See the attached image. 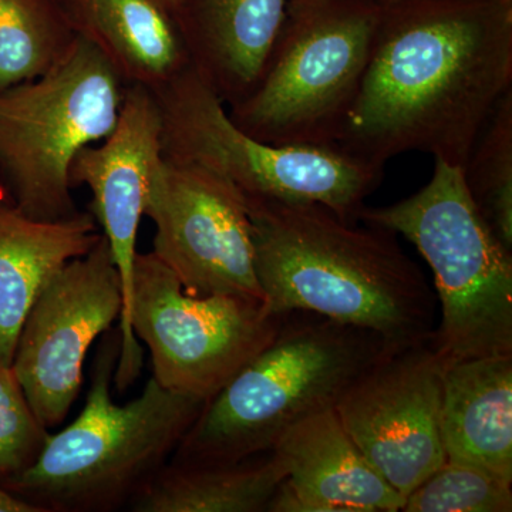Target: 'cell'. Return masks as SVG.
Here are the masks:
<instances>
[{"label": "cell", "instance_id": "22", "mask_svg": "<svg viewBox=\"0 0 512 512\" xmlns=\"http://www.w3.org/2000/svg\"><path fill=\"white\" fill-rule=\"evenodd\" d=\"M404 512H511L512 484L446 460L404 498Z\"/></svg>", "mask_w": 512, "mask_h": 512}, {"label": "cell", "instance_id": "9", "mask_svg": "<svg viewBox=\"0 0 512 512\" xmlns=\"http://www.w3.org/2000/svg\"><path fill=\"white\" fill-rule=\"evenodd\" d=\"M285 315L258 299L192 296L153 252L137 254L128 335L150 352L153 379L207 402L275 339Z\"/></svg>", "mask_w": 512, "mask_h": 512}, {"label": "cell", "instance_id": "2", "mask_svg": "<svg viewBox=\"0 0 512 512\" xmlns=\"http://www.w3.org/2000/svg\"><path fill=\"white\" fill-rule=\"evenodd\" d=\"M245 204L266 309L372 330L397 349L431 339L436 293L394 232L357 227L318 204Z\"/></svg>", "mask_w": 512, "mask_h": 512}, {"label": "cell", "instance_id": "6", "mask_svg": "<svg viewBox=\"0 0 512 512\" xmlns=\"http://www.w3.org/2000/svg\"><path fill=\"white\" fill-rule=\"evenodd\" d=\"M379 18L375 0H288L264 70L251 92L228 106L229 119L272 146L336 147Z\"/></svg>", "mask_w": 512, "mask_h": 512}, {"label": "cell", "instance_id": "20", "mask_svg": "<svg viewBox=\"0 0 512 512\" xmlns=\"http://www.w3.org/2000/svg\"><path fill=\"white\" fill-rule=\"evenodd\" d=\"M74 40L53 0H0V92L49 72Z\"/></svg>", "mask_w": 512, "mask_h": 512}, {"label": "cell", "instance_id": "27", "mask_svg": "<svg viewBox=\"0 0 512 512\" xmlns=\"http://www.w3.org/2000/svg\"><path fill=\"white\" fill-rule=\"evenodd\" d=\"M6 194L5 188H3V185L0 184V195Z\"/></svg>", "mask_w": 512, "mask_h": 512}, {"label": "cell", "instance_id": "4", "mask_svg": "<svg viewBox=\"0 0 512 512\" xmlns=\"http://www.w3.org/2000/svg\"><path fill=\"white\" fill-rule=\"evenodd\" d=\"M120 356L119 326L104 333L82 412L47 436L35 463L3 488L39 512H110L173 457L205 400L164 389L150 377L126 404L111 396Z\"/></svg>", "mask_w": 512, "mask_h": 512}, {"label": "cell", "instance_id": "19", "mask_svg": "<svg viewBox=\"0 0 512 512\" xmlns=\"http://www.w3.org/2000/svg\"><path fill=\"white\" fill-rule=\"evenodd\" d=\"M285 477L272 450L217 466L168 461L128 505L134 512H266Z\"/></svg>", "mask_w": 512, "mask_h": 512}, {"label": "cell", "instance_id": "26", "mask_svg": "<svg viewBox=\"0 0 512 512\" xmlns=\"http://www.w3.org/2000/svg\"><path fill=\"white\" fill-rule=\"evenodd\" d=\"M377 5H392V3L407 2V0H375Z\"/></svg>", "mask_w": 512, "mask_h": 512}, {"label": "cell", "instance_id": "13", "mask_svg": "<svg viewBox=\"0 0 512 512\" xmlns=\"http://www.w3.org/2000/svg\"><path fill=\"white\" fill-rule=\"evenodd\" d=\"M163 123L156 94L150 87L127 84L113 131L100 143L84 147L70 167L73 188H89V211L109 242L120 272L124 305L119 322L120 356L114 372L119 393L140 377L143 348L128 335V309L133 288L137 237L148 192L163 163Z\"/></svg>", "mask_w": 512, "mask_h": 512}, {"label": "cell", "instance_id": "3", "mask_svg": "<svg viewBox=\"0 0 512 512\" xmlns=\"http://www.w3.org/2000/svg\"><path fill=\"white\" fill-rule=\"evenodd\" d=\"M396 350L372 330L288 313L275 339L205 402L170 461L217 466L268 453Z\"/></svg>", "mask_w": 512, "mask_h": 512}, {"label": "cell", "instance_id": "11", "mask_svg": "<svg viewBox=\"0 0 512 512\" xmlns=\"http://www.w3.org/2000/svg\"><path fill=\"white\" fill-rule=\"evenodd\" d=\"M153 254L192 296L238 295L264 302L255 274L247 204L237 188L198 165L163 157L148 192Z\"/></svg>", "mask_w": 512, "mask_h": 512}, {"label": "cell", "instance_id": "14", "mask_svg": "<svg viewBox=\"0 0 512 512\" xmlns=\"http://www.w3.org/2000/svg\"><path fill=\"white\" fill-rule=\"evenodd\" d=\"M272 451L286 477L266 512L402 511V495L367 461L335 409L299 421Z\"/></svg>", "mask_w": 512, "mask_h": 512}, {"label": "cell", "instance_id": "7", "mask_svg": "<svg viewBox=\"0 0 512 512\" xmlns=\"http://www.w3.org/2000/svg\"><path fill=\"white\" fill-rule=\"evenodd\" d=\"M151 90L160 106L163 157L205 168L245 200L318 204L357 222L382 183L384 168L338 147L272 146L248 136L190 63Z\"/></svg>", "mask_w": 512, "mask_h": 512}, {"label": "cell", "instance_id": "25", "mask_svg": "<svg viewBox=\"0 0 512 512\" xmlns=\"http://www.w3.org/2000/svg\"><path fill=\"white\" fill-rule=\"evenodd\" d=\"M158 5L161 6L168 13V15H173L175 8H177L178 0H156Z\"/></svg>", "mask_w": 512, "mask_h": 512}, {"label": "cell", "instance_id": "10", "mask_svg": "<svg viewBox=\"0 0 512 512\" xmlns=\"http://www.w3.org/2000/svg\"><path fill=\"white\" fill-rule=\"evenodd\" d=\"M123 305L120 272L104 235L37 296L10 366L45 429L66 419L82 389L87 353L120 322Z\"/></svg>", "mask_w": 512, "mask_h": 512}, {"label": "cell", "instance_id": "8", "mask_svg": "<svg viewBox=\"0 0 512 512\" xmlns=\"http://www.w3.org/2000/svg\"><path fill=\"white\" fill-rule=\"evenodd\" d=\"M124 84L86 40L43 76L0 92V184L29 217L64 220L79 212L70 167L119 120Z\"/></svg>", "mask_w": 512, "mask_h": 512}, {"label": "cell", "instance_id": "17", "mask_svg": "<svg viewBox=\"0 0 512 512\" xmlns=\"http://www.w3.org/2000/svg\"><path fill=\"white\" fill-rule=\"evenodd\" d=\"M441 440L446 460L512 484V355L477 357L444 369Z\"/></svg>", "mask_w": 512, "mask_h": 512}, {"label": "cell", "instance_id": "24", "mask_svg": "<svg viewBox=\"0 0 512 512\" xmlns=\"http://www.w3.org/2000/svg\"><path fill=\"white\" fill-rule=\"evenodd\" d=\"M0 512H39L32 504L20 500L0 485Z\"/></svg>", "mask_w": 512, "mask_h": 512}, {"label": "cell", "instance_id": "5", "mask_svg": "<svg viewBox=\"0 0 512 512\" xmlns=\"http://www.w3.org/2000/svg\"><path fill=\"white\" fill-rule=\"evenodd\" d=\"M359 220L403 235L434 275L441 319L431 343L444 369L477 357L512 355V251L480 214L463 170L434 160L429 183Z\"/></svg>", "mask_w": 512, "mask_h": 512}, {"label": "cell", "instance_id": "15", "mask_svg": "<svg viewBox=\"0 0 512 512\" xmlns=\"http://www.w3.org/2000/svg\"><path fill=\"white\" fill-rule=\"evenodd\" d=\"M286 6L288 0H178L171 18L188 62L225 106L258 82Z\"/></svg>", "mask_w": 512, "mask_h": 512}, {"label": "cell", "instance_id": "12", "mask_svg": "<svg viewBox=\"0 0 512 512\" xmlns=\"http://www.w3.org/2000/svg\"><path fill=\"white\" fill-rule=\"evenodd\" d=\"M443 372L429 339L377 363L335 407L367 461L403 500L446 461Z\"/></svg>", "mask_w": 512, "mask_h": 512}, {"label": "cell", "instance_id": "16", "mask_svg": "<svg viewBox=\"0 0 512 512\" xmlns=\"http://www.w3.org/2000/svg\"><path fill=\"white\" fill-rule=\"evenodd\" d=\"M90 211L57 221L36 220L0 195V360L12 365L20 328L43 288L101 238Z\"/></svg>", "mask_w": 512, "mask_h": 512}, {"label": "cell", "instance_id": "1", "mask_svg": "<svg viewBox=\"0 0 512 512\" xmlns=\"http://www.w3.org/2000/svg\"><path fill=\"white\" fill-rule=\"evenodd\" d=\"M512 89V0L380 5L359 92L336 147L384 168L420 151L463 168Z\"/></svg>", "mask_w": 512, "mask_h": 512}, {"label": "cell", "instance_id": "18", "mask_svg": "<svg viewBox=\"0 0 512 512\" xmlns=\"http://www.w3.org/2000/svg\"><path fill=\"white\" fill-rule=\"evenodd\" d=\"M124 84L156 89L188 63L174 20L156 0H53Z\"/></svg>", "mask_w": 512, "mask_h": 512}, {"label": "cell", "instance_id": "23", "mask_svg": "<svg viewBox=\"0 0 512 512\" xmlns=\"http://www.w3.org/2000/svg\"><path fill=\"white\" fill-rule=\"evenodd\" d=\"M49 430L43 427L12 366L0 360V485L18 477L39 457Z\"/></svg>", "mask_w": 512, "mask_h": 512}, {"label": "cell", "instance_id": "21", "mask_svg": "<svg viewBox=\"0 0 512 512\" xmlns=\"http://www.w3.org/2000/svg\"><path fill=\"white\" fill-rule=\"evenodd\" d=\"M461 170L478 211L512 251V89L485 121Z\"/></svg>", "mask_w": 512, "mask_h": 512}]
</instances>
